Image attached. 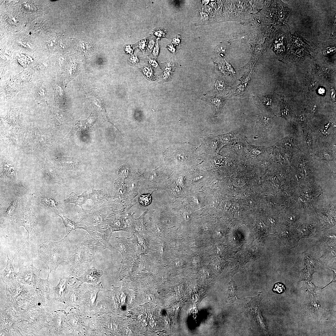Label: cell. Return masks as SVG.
<instances>
[{"mask_svg":"<svg viewBox=\"0 0 336 336\" xmlns=\"http://www.w3.org/2000/svg\"><path fill=\"white\" fill-rule=\"evenodd\" d=\"M83 230L87 233L81 243L94 254L105 249L111 251L114 250L110 242L113 232L110 229L101 227L98 225L84 228Z\"/></svg>","mask_w":336,"mask_h":336,"instance_id":"cell-1","label":"cell"},{"mask_svg":"<svg viewBox=\"0 0 336 336\" xmlns=\"http://www.w3.org/2000/svg\"><path fill=\"white\" fill-rule=\"evenodd\" d=\"M96 120V115L91 113L86 119L76 122L70 132L68 133V137H70L75 134H80L85 131L93 124Z\"/></svg>","mask_w":336,"mask_h":336,"instance_id":"cell-17","label":"cell"},{"mask_svg":"<svg viewBox=\"0 0 336 336\" xmlns=\"http://www.w3.org/2000/svg\"><path fill=\"white\" fill-rule=\"evenodd\" d=\"M320 93H323L324 92V90L323 89H320L319 91Z\"/></svg>","mask_w":336,"mask_h":336,"instance_id":"cell-44","label":"cell"},{"mask_svg":"<svg viewBox=\"0 0 336 336\" xmlns=\"http://www.w3.org/2000/svg\"><path fill=\"white\" fill-rule=\"evenodd\" d=\"M69 278L63 277L61 278L58 284L53 287L55 299L57 301L65 303L67 287Z\"/></svg>","mask_w":336,"mask_h":336,"instance_id":"cell-20","label":"cell"},{"mask_svg":"<svg viewBox=\"0 0 336 336\" xmlns=\"http://www.w3.org/2000/svg\"><path fill=\"white\" fill-rule=\"evenodd\" d=\"M285 290V287L284 285L280 282L275 283L273 289V292L278 294H281Z\"/></svg>","mask_w":336,"mask_h":336,"instance_id":"cell-29","label":"cell"},{"mask_svg":"<svg viewBox=\"0 0 336 336\" xmlns=\"http://www.w3.org/2000/svg\"><path fill=\"white\" fill-rule=\"evenodd\" d=\"M92 192L89 194L90 198L93 202L94 206H102L111 198L108 189L95 190L91 187Z\"/></svg>","mask_w":336,"mask_h":336,"instance_id":"cell-16","label":"cell"},{"mask_svg":"<svg viewBox=\"0 0 336 336\" xmlns=\"http://www.w3.org/2000/svg\"><path fill=\"white\" fill-rule=\"evenodd\" d=\"M50 84L54 91V100L56 104L57 105L60 104H65L67 96L64 79L58 76L56 78L51 80Z\"/></svg>","mask_w":336,"mask_h":336,"instance_id":"cell-8","label":"cell"},{"mask_svg":"<svg viewBox=\"0 0 336 336\" xmlns=\"http://www.w3.org/2000/svg\"><path fill=\"white\" fill-rule=\"evenodd\" d=\"M41 271L33 264L22 266L17 273V281L24 284L35 285Z\"/></svg>","mask_w":336,"mask_h":336,"instance_id":"cell-4","label":"cell"},{"mask_svg":"<svg viewBox=\"0 0 336 336\" xmlns=\"http://www.w3.org/2000/svg\"><path fill=\"white\" fill-rule=\"evenodd\" d=\"M231 85L229 82L221 75H215L213 77L212 84L209 90L204 95H218L224 97L230 90Z\"/></svg>","mask_w":336,"mask_h":336,"instance_id":"cell-6","label":"cell"},{"mask_svg":"<svg viewBox=\"0 0 336 336\" xmlns=\"http://www.w3.org/2000/svg\"><path fill=\"white\" fill-rule=\"evenodd\" d=\"M128 61L132 64H137L139 62V59L137 56H132L128 59Z\"/></svg>","mask_w":336,"mask_h":336,"instance_id":"cell-35","label":"cell"},{"mask_svg":"<svg viewBox=\"0 0 336 336\" xmlns=\"http://www.w3.org/2000/svg\"><path fill=\"white\" fill-rule=\"evenodd\" d=\"M217 49L220 52H224L226 49V47L223 44H220L218 46Z\"/></svg>","mask_w":336,"mask_h":336,"instance_id":"cell-41","label":"cell"},{"mask_svg":"<svg viewBox=\"0 0 336 336\" xmlns=\"http://www.w3.org/2000/svg\"><path fill=\"white\" fill-rule=\"evenodd\" d=\"M154 34L159 37H164L165 36L166 32L164 30L162 29H157L154 31Z\"/></svg>","mask_w":336,"mask_h":336,"instance_id":"cell-32","label":"cell"},{"mask_svg":"<svg viewBox=\"0 0 336 336\" xmlns=\"http://www.w3.org/2000/svg\"><path fill=\"white\" fill-rule=\"evenodd\" d=\"M142 72L146 76L147 78L151 80L153 79L154 77L153 72L151 68L145 67L142 69Z\"/></svg>","mask_w":336,"mask_h":336,"instance_id":"cell-30","label":"cell"},{"mask_svg":"<svg viewBox=\"0 0 336 336\" xmlns=\"http://www.w3.org/2000/svg\"><path fill=\"white\" fill-rule=\"evenodd\" d=\"M0 95L4 100H7L15 97L16 94L25 87L21 86V83L17 82L11 76L9 78L1 82Z\"/></svg>","mask_w":336,"mask_h":336,"instance_id":"cell-5","label":"cell"},{"mask_svg":"<svg viewBox=\"0 0 336 336\" xmlns=\"http://www.w3.org/2000/svg\"><path fill=\"white\" fill-rule=\"evenodd\" d=\"M86 191L84 192L82 194L78 196L75 193L73 192H71L69 195V197L64 200V202L65 203H74L75 207L77 205H79L83 210L82 205L84 204L87 200L90 198L89 194L86 193Z\"/></svg>","mask_w":336,"mask_h":336,"instance_id":"cell-23","label":"cell"},{"mask_svg":"<svg viewBox=\"0 0 336 336\" xmlns=\"http://www.w3.org/2000/svg\"><path fill=\"white\" fill-rule=\"evenodd\" d=\"M22 109L21 107L9 109L7 111V115L0 118L2 129L19 127V119Z\"/></svg>","mask_w":336,"mask_h":336,"instance_id":"cell-9","label":"cell"},{"mask_svg":"<svg viewBox=\"0 0 336 336\" xmlns=\"http://www.w3.org/2000/svg\"><path fill=\"white\" fill-rule=\"evenodd\" d=\"M103 274V272L101 270L93 267L85 272L78 279L82 282L96 283L99 281Z\"/></svg>","mask_w":336,"mask_h":336,"instance_id":"cell-22","label":"cell"},{"mask_svg":"<svg viewBox=\"0 0 336 336\" xmlns=\"http://www.w3.org/2000/svg\"><path fill=\"white\" fill-rule=\"evenodd\" d=\"M33 73L29 71H23L20 73L12 75L16 81L20 83L27 82L33 83Z\"/></svg>","mask_w":336,"mask_h":336,"instance_id":"cell-25","label":"cell"},{"mask_svg":"<svg viewBox=\"0 0 336 336\" xmlns=\"http://www.w3.org/2000/svg\"><path fill=\"white\" fill-rule=\"evenodd\" d=\"M200 16L201 19L205 21H207L208 18V16L207 13L205 12H201L200 13Z\"/></svg>","mask_w":336,"mask_h":336,"instance_id":"cell-38","label":"cell"},{"mask_svg":"<svg viewBox=\"0 0 336 336\" xmlns=\"http://www.w3.org/2000/svg\"><path fill=\"white\" fill-rule=\"evenodd\" d=\"M248 151L249 154L257 155L260 154L263 151V147L250 145L248 146Z\"/></svg>","mask_w":336,"mask_h":336,"instance_id":"cell-28","label":"cell"},{"mask_svg":"<svg viewBox=\"0 0 336 336\" xmlns=\"http://www.w3.org/2000/svg\"><path fill=\"white\" fill-rule=\"evenodd\" d=\"M209 2V0H203L202 1L203 3V4H205V5H207V4H208V3Z\"/></svg>","mask_w":336,"mask_h":336,"instance_id":"cell-43","label":"cell"},{"mask_svg":"<svg viewBox=\"0 0 336 336\" xmlns=\"http://www.w3.org/2000/svg\"><path fill=\"white\" fill-rule=\"evenodd\" d=\"M172 66V64L170 62H167L165 64L164 70L162 75L164 81H167L171 78L173 73Z\"/></svg>","mask_w":336,"mask_h":336,"instance_id":"cell-26","label":"cell"},{"mask_svg":"<svg viewBox=\"0 0 336 336\" xmlns=\"http://www.w3.org/2000/svg\"><path fill=\"white\" fill-rule=\"evenodd\" d=\"M31 93L38 105L45 102H47L49 96V93L47 82L44 80L37 81L32 89Z\"/></svg>","mask_w":336,"mask_h":336,"instance_id":"cell-10","label":"cell"},{"mask_svg":"<svg viewBox=\"0 0 336 336\" xmlns=\"http://www.w3.org/2000/svg\"><path fill=\"white\" fill-rule=\"evenodd\" d=\"M217 136L222 147L225 145L241 142L244 139L245 136L242 130L239 129Z\"/></svg>","mask_w":336,"mask_h":336,"instance_id":"cell-15","label":"cell"},{"mask_svg":"<svg viewBox=\"0 0 336 336\" xmlns=\"http://www.w3.org/2000/svg\"><path fill=\"white\" fill-rule=\"evenodd\" d=\"M210 5L211 7H214L215 5V3L213 2H211L210 4Z\"/></svg>","mask_w":336,"mask_h":336,"instance_id":"cell-45","label":"cell"},{"mask_svg":"<svg viewBox=\"0 0 336 336\" xmlns=\"http://www.w3.org/2000/svg\"><path fill=\"white\" fill-rule=\"evenodd\" d=\"M166 48L169 50L173 54L175 53V49L172 44H169L166 46Z\"/></svg>","mask_w":336,"mask_h":336,"instance_id":"cell-40","label":"cell"},{"mask_svg":"<svg viewBox=\"0 0 336 336\" xmlns=\"http://www.w3.org/2000/svg\"><path fill=\"white\" fill-rule=\"evenodd\" d=\"M273 125L271 118L265 114L259 115L257 119L255 137L264 136L269 132Z\"/></svg>","mask_w":336,"mask_h":336,"instance_id":"cell-14","label":"cell"},{"mask_svg":"<svg viewBox=\"0 0 336 336\" xmlns=\"http://www.w3.org/2000/svg\"><path fill=\"white\" fill-rule=\"evenodd\" d=\"M152 200L151 194H141L138 198L140 203L144 206L149 205L151 203Z\"/></svg>","mask_w":336,"mask_h":336,"instance_id":"cell-27","label":"cell"},{"mask_svg":"<svg viewBox=\"0 0 336 336\" xmlns=\"http://www.w3.org/2000/svg\"><path fill=\"white\" fill-rule=\"evenodd\" d=\"M155 42L154 40L151 39L149 41L147 46V49L149 51H151L153 49Z\"/></svg>","mask_w":336,"mask_h":336,"instance_id":"cell-37","label":"cell"},{"mask_svg":"<svg viewBox=\"0 0 336 336\" xmlns=\"http://www.w3.org/2000/svg\"><path fill=\"white\" fill-rule=\"evenodd\" d=\"M94 255L80 243L77 244L73 252L65 261L72 273L76 275L86 268L93 260Z\"/></svg>","mask_w":336,"mask_h":336,"instance_id":"cell-3","label":"cell"},{"mask_svg":"<svg viewBox=\"0 0 336 336\" xmlns=\"http://www.w3.org/2000/svg\"><path fill=\"white\" fill-rule=\"evenodd\" d=\"M83 91V93L91 101L94 107L98 111L105 121L110 123L106 115L103 103L99 91L92 88L90 89L86 88Z\"/></svg>","mask_w":336,"mask_h":336,"instance_id":"cell-7","label":"cell"},{"mask_svg":"<svg viewBox=\"0 0 336 336\" xmlns=\"http://www.w3.org/2000/svg\"><path fill=\"white\" fill-rule=\"evenodd\" d=\"M148 61L149 64L152 66L156 68H159V66L156 61L154 59L150 57L148 58Z\"/></svg>","mask_w":336,"mask_h":336,"instance_id":"cell-33","label":"cell"},{"mask_svg":"<svg viewBox=\"0 0 336 336\" xmlns=\"http://www.w3.org/2000/svg\"><path fill=\"white\" fill-rule=\"evenodd\" d=\"M59 216L62 219L63 222L65 226L67 237L70 233V232L73 230L77 229H83L84 227L78 226L77 223L72 222L65 217L63 214V212L59 213H57Z\"/></svg>","mask_w":336,"mask_h":336,"instance_id":"cell-24","label":"cell"},{"mask_svg":"<svg viewBox=\"0 0 336 336\" xmlns=\"http://www.w3.org/2000/svg\"><path fill=\"white\" fill-rule=\"evenodd\" d=\"M180 42V40L179 36H175L172 39L173 43L176 45L179 44Z\"/></svg>","mask_w":336,"mask_h":336,"instance_id":"cell-39","label":"cell"},{"mask_svg":"<svg viewBox=\"0 0 336 336\" xmlns=\"http://www.w3.org/2000/svg\"><path fill=\"white\" fill-rule=\"evenodd\" d=\"M16 256L12 259H10L7 254V264L1 274V278L2 281L7 285L14 284L17 280V273L15 271L12 265L13 260Z\"/></svg>","mask_w":336,"mask_h":336,"instance_id":"cell-18","label":"cell"},{"mask_svg":"<svg viewBox=\"0 0 336 336\" xmlns=\"http://www.w3.org/2000/svg\"><path fill=\"white\" fill-rule=\"evenodd\" d=\"M201 100L210 106L213 115L217 116L221 113L228 99L220 96L204 95Z\"/></svg>","mask_w":336,"mask_h":336,"instance_id":"cell-11","label":"cell"},{"mask_svg":"<svg viewBox=\"0 0 336 336\" xmlns=\"http://www.w3.org/2000/svg\"><path fill=\"white\" fill-rule=\"evenodd\" d=\"M49 273L47 279H42L39 278L35 284L36 288L38 294L41 297V299L47 301L49 297L50 290L49 279Z\"/></svg>","mask_w":336,"mask_h":336,"instance_id":"cell-21","label":"cell"},{"mask_svg":"<svg viewBox=\"0 0 336 336\" xmlns=\"http://www.w3.org/2000/svg\"><path fill=\"white\" fill-rule=\"evenodd\" d=\"M159 50V46L157 42L154 47L152 51V54L154 57L156 58L158 56Z\"/></svg>","mask_w":336,"mask_h":336,"instance_id":"cell-34","label":"cell"},{"mask_svg":"<svg viewBox=\"0 0 336 336\" xmlns=\"http://www.w3.org/2000/svg\"><path fill=\"white\" fill-rule=\"evenodd\" d=\"M18 222L19 226H24L26 230L28 240L29 235L37 222L36 215L32 209L24 211L19 217Z\"/></svg>","mask_w":336,"mask_h":336,"instance_id":"cell-13","label":"cell"},{"mask_svg":"<svg viewBox=\"0 0 336 336\" xmlns=\"http://www.w3.org/2000/svg\"><path fill=\"white\" fill-rule=\"evenodd\" d=\"M147 41L146 39L141 40L139 42V48L143 52L147 45Z\"/></svg>","mask_w":336,"mask_h":336,"instance_id":"cell-31","label":"cell"},{"mask_svg":"<svg viewBox=\"0 0 336 336\" xmlns=\"http://www.w3.org/2000/svg\"><path fill=\"white\" fill-rule=\"evenodd\" d=\"M55 160L60 163L62 166L61 170L64 172L67 170H75L78 169L81 164L79 159L74 157L56 156Z\"/></svg>","mask_w":336,"mask_h":336,"instance_id":"cell-19","label":"cell"},{"mask_svg":"<svg viewBox=\"0 0 336 336\" xmlns=\"http://www.w3.org/2000/svg\"><path fill=\"white\" fill-rule=\"evenodd\" d=\"M212 8L208 6H206L204 8V10L207 12H210L212 10Z\"/></svg>","mask_w":336,"mask_h":336,"instance_id":"cell-42","label":"cell"},{"mask_svg":"<svg viewBox=\"0 0 336 336\" xmlns=\"http://www.w3.org/2000/svg\"><path fill=\"white\" fill-rule=\"evenodd\" d=\"M125 50L127 53H128L131 55L132 54L133 49L132 48V46L129 44L125 46Z\"/></svg>","mask_w":336,"mask_h":336,"instance_id":"cell-36","label":"cell"},{"mask_svg":"<svg viewBox=\"0 0 336 336\" xmlns=\"http://www.w3.org/2000/svg\"><path fill=\"white\" fill-rule=\"evenodd\" d=\"M43 171L46 178L49 179L51 183L61 184L64 183V180L61 171L57 169L46 158L44 163Z\"/></svg>","mask_w":336,"mask_h":336,"instance_id":"cell-12","label":"cell"},{"mask_svg":"<svg viewBox=\"0 0 336 336\" xmlns=\"http://www.w3.org/2000/svg\"><path fill=\"white\" fill-rule=\"evenodd\" d=\"M66 236L57 241H48L42 243L36 254L38 259L44 262L47 266L49 273L57 268L63 261L61 254V249Z\"/></svg>","mask_w":336,"mask_h":336,"instance_id":"cell-2","label":"cell"}]
</instances>
